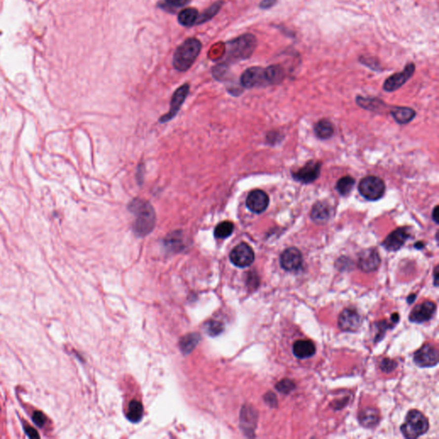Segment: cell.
<instances>
[{"mask_svg": "<svg viewBox=\"0 0 439 439\" xmlns=\"http://www.w3.org/2000/svg\"><path fill=\"white\" fill-rule=\"evenodd\" d=\"M129 210L135 215L133 229L139 237H144L153 231L156 227L157 216L152 205L142 199L132 200L129 205Z\"/></svg>", "mask_w": 439, "mask_h": 439, "instance_id": "obj_1", "label": "cell"}, {"mask_svg": "<svg viewBox=\"0 0 439 439\" xmlns=\"http://www.w3.org/2000/svg\"><path fill=\"white\" fill-rule=\"evenodd\" d=\"M257 38L251 34H245L232 40L226 46V64L249 59L257 47Z\"/></svg>", "mask_w": 439, "mask_h": 439, "instance_id": "obj_2", "label": "cell"}, {"mask_svg": "<svg viewBox=\"0 0 439 439\" xmlns=\"http://www.w3.org/2000/svg\"><path fill=\"white\" fill-rule=\"evenodd\" d=\"M202 44L199 40L190 38L177 48L173 55V66L179 72H186L192 67L201 52Z\"/></svg>", "mask_w": 439, "mask_h": 439, "instance_id": "obj_3", "label": "cell"}, {"mask_svg": "<svg viewBox=\"0 0 439 439\" xmlns=\"http://www.w3.org/2000/svg\"><path fill=\"white\" fill-rule=\"evenodd\" d=\"M429 422L423 413L418 410H411L407 413L406 420L401 426L400 432L406 439H417L427 433Z\"/></svg>", "mask_w": 439, "mask_h": 439, "instance_id": "obj_4", "label": "cell"}, {"mask_svg": "<svg viewBox=\"0 0 439 439\" xmlns=\"http://www.w3.org/2000/svg\"><path fill=\"white\" fill-rule=\"evenodd\" d=\"M359 191L364 199L376 201L381 199L385 192L384 182L376 176H368L361 180Z\"/></svg>", "mask_w": 439, "mask_h": 439, "instance_id": "obj_5", "label": "cell"}, {"mask_svg": "<svg viewBox=\"0 0 439 439\" xmlns=\"http://www.w3.org/2000/svg\"><path fill=\"white\" fill-rule=\"evenodd\" d=\"M241 84L244 88L262 87L269 84L266 70L261 67H251L245 71L240 78Z\"/></svg>", "mask_w": 439, "mask_h": 439, "instance_id": "obj_6", "label": "cell"}, {"mask_svg": "<svg viewBox=\"0 0 439 439\" xmlns=\"http://www.w3.org/2000/svg\"><path fill=\"white\" fill-rule=\"evenodd\" d=\"M413 360L420 367H432L439 363V351L434 346L427 343L415 352Z\"/></svg>", "mask_w": 439, "mask_h": 439, "instance_id": "obj_7", "label": "cell"}, {"mask_svg": "<svg viewBox=\"0 0 439 439\" xmlns=\"http://www.w3.org/2000/svg\"><path fill=\"white\" fill-rule=\"evenodd\" d=\"M230 260L235 266L245 268L250 266L255 259L252 248L249 244L241 243L235 246L230 253Z\"/></svg>", "mask_w": 439, "mask_h": 439, "instance_id": "obj_8", "label": "cell"}, {"mask_svg": "<svg viewBox=\"0 0 439 439\" xmlns=\"http://www.w3.org/2000/svg\"><path fill=\"white\" fill-rule=\"evenodd\" d=\"M362 323V318L357 311L345 309L339 315L338 326L342 331H357Z\"/></svg>", "mask_w": 439, "mask_h": 439, "instance_id": "obj_9", "label": "cell"}, {"mask_svg": "<svg viewBox=\"0 0 439 439\" xmlns=\"http://www.w3.org/2000/svg\"><path fill=\"white\" fill-rule=\"evenodd\" d=\"M414 71L415 65L413 63H410L404 68L402 72L394 74L385 81L384 84V90L387 92L396 91L412 78Z\"/></svg>", "mask_w": 439, "mask_h": 439, "instance_id": "obj_10", "label": "cell"}, {"mask_svg": "<svg viewBox=\"0 0 439 439\" xmlns=\"http://www.w3.org/2000/svg\"><path fill=\"white\" fill-rule=\"evenodd\" d=\"M280 263L283 270L297 271L302 266V254L297 248H288L280 255Z\"/></svg>", "mask_w": 439, "mask_h": 439, "instance_id": "obj_11", "label": "cell"}, {"mask_svg": "<svg viewBox=\"0 0 439 439\" xmlns=\"http://www.w3.org/2000/svg\"><path fill=\"white\" fill-rule=\"evenodd\" d=\"M189 90H190V86L188 84H184L174 92L173 97H172V101H171L169 112L160 119V122H161V123L167 122V121L171 120L175 116L181 108L184 101H186V97L189 94Z\"/></svg>", "mask_w": 439, "mask_h": 439, "instance_id": "obj_12", "label": "cell"}, {"mask_svg": "<svg viewBox=\"0 0 439 439\" xmlns=\"http://www.w3.org/2000/svg\"><path fill=\"white\" fill-rule=\"evenodd\" d=\"M380 264V256L375 249L364 250L359 256V268L365 273L377 270Z\"/></svg>", "mask_w": 439, "mask_h": 439, "instance_id": "obj_13", "label": "cell"}, {"mask_svg": "<svg viewBox=\"0 0 439 439\" xmlns=\"http://www.w3.org/2000/svg\"><path fill=\"white\" fill-rule=\"evenodd\" d=\"M437 306L432 301H425L415 306L409 315L411 322L422 323L427 322L433 318L436 312Z\"/></svg>", "mask_w": 439, "mask_h": 439, "instance_id": "obj_14", "label": "cell"}, {"mask_svg": "<svg viewBox=\"0 0 439 439\" xmlns=\"http://www.w3.org/2000/svg\"><path fill=\"white\" fill-rule=\"evenodd\" d=\"M321 171V163L316 161H309L300 169L293 173V178L297 181L309 184L315 181L319 178Z\"/></svg>", "mask_w": 439, "mask_h": 439, "instance_id": "obj_15", "label": "cell"}, {"mask_svg": "<svg viewBox=\"0 0 439 439\" xmlns=\"http://www.w3.org/2000/svg\"><path fill=\"white\" fill-rule=\"evenodd\" d=\"M270 199L265 192L261 190H254L248 195L246 206L251 211L260 214L266 210Z\"/></svg>", "mask_w": 439, "mask_h": 439, "instance_id": "obj_16", "label": "cell"}, {"mask_svg": "<svg viewBox=\"0 0 439 439\" xmlns=\"http://www.w3.org/2000/svg\"><path fill=\"white\" fill-rule=\"evenodd\" d=\"M409 236V234L406 228H398L392 232L391 235H388L383 244L388 251H398L405 244V242L407 241Z\"/></svg>", "mask_w": 439, "mask_h": 439, "instance_id": "obj_17", "label": "cell"}, {"mask_svg": "<svg viewBox=\"0 0 439 439\" xmlns=\"http://www.w3.org/2000/svg\"><path fill=\"white\" fill-rule=\"evenodd\" d=\"M257 413L253 407L244 406L241 410L240 426L244 433H253L257 425Z\"/></svg>", "mask_w": 439, "mask_h": 439, "instance_id": "obj_18", "label": "cell"}, {"mask_svg": "<svg viewBox=\"0 0 439 439\" xmlns=\"http://www.w3.org/2000/svg\"><path fill=\"white\" fill-rule=\"evenodd\" d=\"M293 355L298 359H307L315 355L316 347L312 341L299 340L293 346Z\"/></svg>", "mask_w": 439, "mask_h": 439, "instance_id": "obj_19", "label": "cell"}, {"mask_svg": "<svg viewBox=\"0 0 439 439\" xmlns=\"http://www.w3.org/2000/svg\"><path fill=\"white\" fill-rule=\"evenodd\" d=\"M330 212H331V209L328 203L319 202L313 206L311 215H312V219L315 221L316 223L323 224L329 221V217L331 215Z\"/></svg>", "mask_w": 439, "mask_h": 439, "instance_id": "obj_20", "label": "cell"}, {"mask_svg": "<svg viewBox=\"0 0 439 439\" xmlns=\"http://www.w3.org/2000/svg\"><path fill=\"white\" fill-rule=\"evenodd\" d=\"M358 418L359 423L366 428L375 427L377 424L379 423V420H380L378 411L375 408H371V407H368V408L362 410L360 413H359Z\"/></svg>", "mask_w": 439, "mask_h": 439, "instance_id": "obj_21", "label": "cell"}, {"mask_svg": "<svg viewBox=\"0 0 439 439\" xmlns=\"http://www.w3.org/2000/svg\"><path fill=\"white\" fill-rule=\"evenodd\" d=\"M199 341H200V335L198 333H192L185 335L179 342L180 350L185 355H188L194 350V348L199 344Z\"/></svg>", "mask_w": 439, "mask_h": 439, "instance_id": "obj_22", "label": "cell"}, {"mask_svg": "<svg viewBox=\"0 0 439 439\" xmlns=\"http://www.w3.org/2000/svg\"><path fill=\"white\" fill-rule=\"evenodd\" d=\"M199 15V11L194 8H186L179 12L178 20L183 26L192 27L197 23Z\"/></svg>", "mask_w": 439, "mask_h": 439, "instance_id": "obj_23", "label": "cell"}, {"mask_svg": "<svg viewBox=\"0 0 439 439\" xmlns=\"http://www.w3.org/2000/svg\"><path fill=\"white\" fill-rule=\"evenodd\" d=\"M391 114L394 119L399 124H401L409 123L415 117V112L409 108H395L391 112Z\"/></svg>", "mask_w": 439, "mask_h": 439, "instance_id": "obj_24", "label": "cell"}, {"mask_svg": "<svg viewBox=\"0 0 439 439\" xmlns=\"http://www.w3.org/2000/svg\"><path fill=\"white\" fill-rule=\"evenodd\" d=\"M265 70L269 84H278L284 79L285 72L280 65H270Z\"/></svg>", "mask_w": 439, "mask_h": 439, "instance_id": "obj_25", "label": "cell"}, {"mask_svg": "<svg viewBox=\"0 0 439 439\" xmlns=\"http://www.w3.org/2000/svg\"><path fill=\"white\" fill-rule=\"evenodd\" d=\"M143 414V404L141 403L138 400H133L130 401L128 407V412H127V419L130 420V422L133 423H137L139 422Z\"/></svg>", "mask_w": 439, "mask_h": 439, "instance_id": "obj_26", "label": "cell"}, {"mask_svg": "<svg viewBox=\"0 0 439 439\" xmlns=\"http://www.w3.org/2000/svg\"><path fill=\"white\" fill-rule=\"evenodd\" d=\"M315 133L321 139H329L334 133V126L330 121L322 120L316 124Z\"/></svg>", "mask_w": 439, "mask_h": 439, "instance_id": "obj_27", "label": "cell"}, {"mask_svg": "<svg viewBox=\"0 0 439 439\" xmlns=\"http://www.w3.org/2000/svg\"><path fill=\"white\" fill-rule=\"evenodd\" d=\"M222 4H223L222 1H217L213 3L211 6L208 7L207 10H205L202 14L199 15V18L196 24H202L211 20L220 11Z\"/></svg>", "mask_w": 439, "mask_h": 439, "instance_id": "obj_28", "label": "cell"}, {"mask_svg": "<svg viewBox=\"0 0 439 439\" xmlns=\"http://www.w3.org/2000/svg\"><path fill=\"white\" fill-rule=\"evenodd\" d=\"M355 185V179H353L350 176H346L339 179L335 188L341 195L348 196L352 192Z\"/></svg>", "mask_w": 439, "mask_h": 439, "instance_id": "obj_29", "label": "cell"}, {"mask_svg": "<svg viewBox=\"0 0 439 439\" xmlns=\"http://www.w3.org/2000/svg\"><path fill=\"white\" fill-rule=\"evenodd\" d=\"M234 229L235 226L231 221H223L217 225V227L215 228V236L217 239H226L233 234Z\"/></svg>", "mask_w": 439, "mask_h": 439, "instance_id": "obj_30", "label": "cell"}, {"mask_svg": "<svg viewBox=\"0 0 439 439\" xmlns=\"http://www.w3.org/2000/svg\"><path fill=\"white\" fill-rule=\"evenodd\" d=\"M205 331L210 336H216L220 335L223 330V325L221 322L215 320H210L205 324Z\"/></svg>", "mask_w": 439, "mask_h": 439, "instance_id": "obj_31", "label": "cell"}, {"mask_svg": "<svg viewBox=\"0 0 439 439\" xmlns=\"http://www.w3.org/2000/svg\"><path fill=\"white\" fill-rule=\"evenodd\" d=\"M277 391L283 394H289L295 389V384L290 379H283L276 385Z\"/></svg>", "mask_w": 439, "mask_h": 439, "instance_id": "obj_32", "label": "cell"}, {"mask_svg": "<svg viewBox=\"0 0 439 439\" xmlns=\"http://www.w3.org/2000/svg\"><path fill=\"white\" fill-rule=\"evenodd\" d=\"M189 1L190 0H164V2L161 3V7L166 8L167 10H175L186 5Z\"/></svg>", "mask_w": 439, "mask_h": 439, "instance_id": "obj_33", "label": "cell"}, {"mask_svg": "<svg viewBox=\"0 0 439 439\" xmlns=\"http://www.w3.org/2000/svg\"><path fill=\"white\" fill-rule=\"evenodd\" d=\"M179 232H174L173 235L167 236L166 239V244L169 247H173L176 249L178 246L181 245V236L179 235Z\"/></svg>", "mask_w": 439, "mask_h": 439, "instance_id": "obj_34", "label": "cell"}, {"mask_svg": "<svg viewBox=\"0 0 439 439\" xmlns=\"http://www.w3.org/2000/svg\"><path fill=\"white\" fill-rule=\"evenodd\" d=\"M397 362L391 359H384L380 364L381 369L384 372H391L397 368Z\"/></svg>", "mask_w": 439, "mask_h": 439, "instance_id": "obj_35", "label": "cell"}, {"mask_svg": "<svg viewBox=\"0 0 439 439\" xmlns=\"http://www.w3.org/2000/svg\"><path fill=\"white\" fill-rule=\"evenodd\" d=\"M33 421L35 422L36 426H43L44 424L46 423V418L41 412L36 411L33 414Z\"/></svg>", "mask_w": 439, "mask_h": 439, "instance_id": "obj_36", "label": "cell"}, {"mask_svg": "<svg viewBox=\"0 0 439 439\" xmlns=\"http://www.w3.org/2000/svg\"><path fill=\"white\" fill-rule=\"evenodd\" d=\"M378 327H379V332L376 335L375 342H379L382 340L387 329L391 328V325H389L386 322H381L380 323H378Z\"/></svg>", "mask_w": 439, "mask_h": 439, "instance_id": "obj_37", "label": "cell"}, {"mask_svg": "<svg viewBox=\"0 0 439 439\" xmlns=\"http://www.w3.org/2000/svg\"><path fill=\"white\" fill-rule=\"evenodd\" d=\"M264 400H265L267 403L270 405V406H272V407L276 406L277 404V397L272 393L267 394L266 396L264 397Z\"/></svg>", "mask_w": 439, "mask_h": 439, "instance_id": "obj_38", "label": "cell"}, {"mask_svg": "<svg viewBox=\"0 0 439 439\" xmlns=\"http://www.w3.org/2000/svg\"><path fill=\"white\" fill-rule=\"evenodd\" d=\"M25 432H26L27 435L31 438V439H35V438L39 439L40 438L39 434L37 433L36 430H35V428H33L31 426H26L25 427Z\"/></svg>", "mask_w": 439, "mask_h": 439, "instance_id": "obj_39", "label": "cell"}, {"mask_svg": "<svg viewBox=\"0 0 439 439\" xmlns=\"http://www.w3.org/2000/svg\"><path fill=\"white\" fill-rule=\"evenodd\" d=\"M276 3H277V0H263L259 5L262 9H270Z\"/></svg>", "mask_w": 439, "mask_h": 439, "instance_id": "obj_40", "label": "cell"}, {"mask_svg": "<svg viewBox=\"0 0 439 439\" xmlns=\"http://www.w3.org/2000/svg\"><path fill=\"white\" fill-rule=\"evenodd\" d=\"M438 218H439V207L437 206L433 212V219L436 222L437 224L439 223V219Z\"/></svg>", "mask_w": 439, "mask_h": 439, "instance_id": "obj_41", "label": "cell"}, {"mask_svg": "<svg viewBox=\"0 0 439 439\" xmlns=\"http://www.w3.org/2000/svg\"><path fill=\"white\" fill-rule=\"evenodd\" d=\"M434 282L435 286H439V267L437 266L436 269L434 270Z\"/></svg>", "mask_w": 439, "mask_h": 439, "instance_id": "obj_42", "label": "cell"}, {"mask_svg": "<svg viewBox=\"0 0 439 439\" xmlns=\"http://www.w3.org/2000/svg\"><path fill=\"white\" fill-rule=\"evenodd\" d=\"M399 319H400V317H399V314H397V313H394L392 317H391V321L394 322V323H397L399 321Z\"/></svg>", "mask_w": 439, "mask_h": 439, "instance_id": "obj_43", "label": "cell"}, {"mask_svg": "<svg viewBox=\"0 0 439 439\" xmlns=\"http://www.w3.org/2000/svg\"><path fill=\"white\" fill-rule=\"evenodd\" d=\"M415 299H416V295H415V294H411V295L407 298V302H408V304H412V303L415 300Z\"/></svg>", "mask_w": 439, "mask_h": 439, "instance_id": "obj_44", "label": "cell"}]
</instances>
